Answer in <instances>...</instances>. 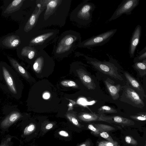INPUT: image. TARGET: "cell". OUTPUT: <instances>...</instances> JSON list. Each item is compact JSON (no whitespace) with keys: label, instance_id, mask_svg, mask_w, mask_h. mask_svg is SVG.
Here are the masks:
<instances>
[{"label":"cell","instance_id":"obj_1","mask_svg":"<svg viewBox=\"0 0 146 146\" xmlns=\"http://www.w3.org/2000/svg\"><path fill=\"white\" fill-rule=\"evenodd\" d=\"M88 63L92 67L101 72L117 80H123L121 76L118 73V68L114 63L115 60L113 59L109 61H101L95 58L86 56Z\"/></svg>","mask_w":146,"mask_h":146},{"label":"cell","instance_id":"obj_2","mask_svg":"<svg viewBox=\"0 0 146 146\" xmlns=\"http://www.w3.org/2000/svg\"><path fill=\"white\" fill-rule=\"evenodd\" d=\"M117 31V29H113L93 36L80 43V47L90 48L98 46H101L108 42Z\"/></svg>","mask_w":146,"mask_h":146},{"label":"cell","instance_id":"obj_3","mask_svg":"<svg viewBox=\"0 0 146 146\" xmlns=\"http://www.w3.org/2000/svg\"><path fill=\"white\" fill-rule=\"evenodd\" d=\"M88 1H85L80 5L77 13V17L80 23L85 25L91 22L92 13L96 7L94 4L88 2Z\"/></svg>","mask_w":146,"mask_h":146},{"label":"cell","instance_id":"obj_4","mask_svg":"<svg viewBox=\"0 0 146 146\" xmlns=\"http://www.w3.org/2000/svg\"><path fill=\"white\" fill-rule=\"evenodd\" d=\"M123 90L121 98L123 101L132 106L141 108L145 106V104L139 94L128 85L123 87Z\"/></svg>","mask_w":146,"mask_h":146},{"label":"cell","instance_id":"obj_5","mask_svg":"<svg viewBox=\"0 0 146 146\" xmlns=\"http://www.w3.org/2000/svg\"><path fill=\"white\" fill-rule=\"evenodd\" d=\"M139 0H123L108 21L115 20L123 14L131 15L133 10L139 4Z\"/></svg>","mask_w":146,"mask_h":146},{"label":"cell","instance_id":"obj_6","mask_svg":"<svg viewBox=\"0 0 146 146\" xmlns=\"http://www.w3.org/2000/svg\"><path fill=\"white\" fill-rule=\"evenodd\" d=\"M141 33V27L138 25L135 27L131 38L129 48V54L131 58H133L136 48L139 42Z\"/></svg>","mask_w":146,"mask_h":146},{"label":"cell","instance_id":"obj_7","mask_svg":"<svg viewBox=\"0 0 146 146\" xmlns=\"http://www.w3.org/2000/svg\"><path fill=\"white\" fill-rule=\"evenodd\" d=\"M124 74L127 81V84L134 90L142 99L146 97L144 89L136 80L127 72Z\"/></svg>","mask_w":146,"mask_h":146},{"label":"cell","instance_id":"obj_8","mask_svg":"<svg viewBox=\"0 0 146 146\" xmlns=\"http://www.w3.org/2000/svg\"><path fill=\"white\" fill-rule=\"evenodd\" d=\"M106 86L112 98L116 100L119 98V92L122 88L119 84L115 85L114 81L108 78L104 81Z\"/></svg>","mask_w":146,"mask_h":146},{"label":"cell","instance_id":"obj_9","mask_svg":"<svg viewBox=\"0 0 146 146\" xmlns=\"http://www.w3.org/2000/svg\"><path fill=\"white\" fill-rule=\"evenodd\" d=\"M79 76L84 85L89 89L94 90L96 85L90 75L83 70H80L78 72Z\"/></svg>","mask_w":146,"mask_h":146},{"label":"cell","instance_id":"obj_10","mask_svg":"<svg viewBox=\"0 0 146 146\" xmlns=\"http://www.w3.org/2000/svg\"><path fill=\"white\" fill-rule=\"evenodd\" d=\"M81 120L86 122L97 121H106L105 115L102 114H97L94 113H84L79 116Z\"/></svg>","mask_w":146,"mask_h":146},{"label":"cell","instance_id":"obj_11","mask_svg":"<svg viewBox=\"0 0 146 146\" xmlns=\"http://www.w3.org/2000/svg\"><path fill=\"white\" fill-rule=\"evenodd\" d=\"M3 45L9 48H14L18 46L21 43L19 36L12 35L6 37L3 41Z\"/></svg>","mask_w":146,"mask_h":146},{"label":"cell","instance_id":"obj_12","mask_svg":"<svg viewBox=\"0 0 146 146\" xmlns=\"http://www.w3.org/2000/svg\"><path fill=\"white\" fill-rule=\"evenodd\" d=\"M108 122H113L124 125H129L134 124V122L130 119L119 116H106Z\"/></svg>","mask_w":146,"mask_h":146},{"label":"cell","instance_id":"obj_13","mask_svg":"<svg viewBox=\"0 0 146 146\" xmlns=\"http://www.w3.org/2000/svg\"><path fill=\"white\" fill-rule=\"evenodd\" d=\"M2 68L4 78L9 90L13 93L16 94L17 90L11 76L5 67L3 66Z\"/></svg>","mask_w":146,"mask_h":146},{"label":"cell","instance_id":"obj_14","mask_svg":"<svg viewBox=\"0 0 146 146\" xmlns=\"http://www.w3.org/2000/svg\"><path fill=\"white\" fill-rule=\"evenodd\" d=\"M24 0H14L11 3L4 11V13L10 14L17 11L22 6Z\"/></svg>","mask_w":146,"mask_h":146},{"label":"cell","instance_id":"obj_15","mask_svg":"<svg viewBox=\"0 0 146 146\" xmlns=\"http://www.w3.org/2000/svg\"><path fill=\"white\" fill-rule=\"evenodd\" d=\"M132 66L139 76L143 77L146 74V59L142 61L134 63Z\"/></svg>","mask_w":146,"mask_h":146},{"label":"cell","instance_id":"obj_16","mask_svg":"<svg viewBox=\"0 0 146 146\" xmlns=\"http://www.w3.org/2000/svg\"><path fill=\"white\" fill-rule=\"evenodd\" d=\"M21 116V114L19 112H13L3 121L2 124L4 126L11 124L19 119Z\"/></svg>","mask_w":146,"mask_h":146},{"label":"cell","instance_id":"obj_17","mask_svg":"<svg viewBox=\"0 0 146 146\" xmlns=\"http://www.w3.org/2000/svg\"><path fill=\"white\" fill-rule=\"evenodd\" d=\"M7 58L12 65L18 72L26 78H29L25 70L15 60L9 57L8 56Z\"/></svg>","mask_w":146,"mask_h":146},{"label":"cell","instance_id":"obj_18","mask_svg":"<svg viewBox=\"0 0 146 146\" xmlns=\"http://www.w3.org/2000/svg\"><path fill=\"white\" fill-rule=\"evenodd\" d=\"M53 32H50L39 35L32 39L30 42V43L33 44H36L42 43L45 41L47 39L52 36Z\"/></svg>","mask_w":146,"mask_h":146},{"label":"cell","instance_id":"obj_19","mask_svg":"<svg viewBox=\"0 0 146 146\" xmlns=\"http://www.w3.org/2000/svg\"><path fill=\"white\" fill-rule=\"evenodd\" d=\"M21 54L23 56H27L29 59H31L35 56V52L32 48L25 46L22 49Z\"/></svg>","mask_w":146,"mask_h":146},{"label":"cell","instance_id":"obj_20","mask_svg":"<svg viewBox=\"0 0 146 146\" xmlns=\"http://www.w3.org/2000/svg\"><path fill=\"white\" fill-rule=\"evenodd\" d=\"M37 15L36 13L32 15L24 27L25 31L28 32L33 28L35 23Z\"/></svg>","mask_w":146,"mask_h":146},{"label":"cell","instance_id":"obj_21","mask_svg":"<svg viewBox=\"0 0 146 146\" xmlns=\"http://www.w3.org/2000/svg\"><path fill=\"white\" fill-rule=\"evenodd\" d=\"M93 125L97 128L100 132L103 131L108 132L114 129L113 127L101 123H94Z\"/></svg>","mask_w":146,"mask_h":146},{"label":"cell","instance_id":"obj_22","mask_svg":"<svg viewBox=\"0 0 146 146\" xmlns=\"http://www.w3.org/2000/svg\"><path fill=\"white\" fill-rule=\"evenodd\" d=\"M117 112V110L116 109L108 106H102L98 110V112L100 114L105 113H115Z\"/></svg>","mask_w":146,"mask_h":146},{"label":"cell","instance_id":"obj_23","mask_svg":"<svg viewBox=\"0 0 146 146\" xmlns=\"http://www.w3.org/2000/svg\"><path fill=\"white\" fill-rule=\"evenodd\" d=\"M138 54V56L134 58L133 61L134 63L141 62L146 59V46L139 52Z\"/></svg>","mask_w":146,"mask_h":146},{"label":"cell","instance_id":"obj_24","mask_svg":"<svg viewBox=\"0 0 146 146\" xmlns=\"http://www.w3.org/2000/svg\"><path fill=\"white\" fill-rule=\"evenodd\" d=\"M130 117L132 119L137 121H144L146 119L145 112L139 113L136 115H131Z\"/></svg>","mask_w":146,"mask_h":146},{"label":"cell","instance_id":"obj_25","mask_svg":"<svg viewBox=\"0 0 146 146\" xmlns=\"http://www.w3.org/2000/svg\"><path fill=\"white\" fill-rule=\"evenodd\" d=\"M74 41V37L72 36H68L65 39H64L62 41L63 44L65 46H70L73 43Z\"/></svg>","mask_w":146,"mask_h":146},{"label":"cell","instance_id":"obj_26","mask_svg":"<svg viewBox=\"0 0 146 146\" xmlns=\"http://www.w3.org/2000/svg\"><path fill=\"white\" fill-rule=\"evenodd\" d=\"M88 128L90 130L92 133L94 135L98 136L100 135V133L98 129L94 125L90 124L88 125Z\"/></svg>","mask_w":146,"mask_h":146},{"label":"cell","instance_id":"obj_27","mask_svg":"<svg viewBox=\"0 0 146 146\" xmlns=\"http://www.w3.org/2000/svg\"><path fill=\"white\" fill-rule=\"evenodd\" d=\"M35 129V125L33 124H30L25 129L24 131V134L25 135L29 134L33 131Z\"/></svg>","mask_w":146,"mask_h":146},{"label":"cell","instance_id":"obj_28","mask_svg":"<svg viewBox=\"0 0 146 146\" xmlns=\"http://www.w3.org/2000/svg\"><path fill=\"white\" fill-rule=\"evenodd\" d=\"M125 140L127 143L134 145H136L137 144V141L130 136H126L125 137Z\"/></svg>","mask_w":146,"mask_h":146},{"label":"cell","instance_id":"obj_29","mask_svg":"<svg viewBox=\"0 0 146 146\" xmlns=\"http://www.w3.org/2000/svg\"><path fill=\"white\" fill-rule=\"evenodd\" d=\"M61 84L63 86L68 87H76L77 85L74 82L72 81L65 80L62 81Z\"/></svg>","mask_w":146,"mask_h":146},{"label":"cell","instance_id":"obj_30","mask_svg":"<svg viewBox=\"0 0 146 146\" xmlns=\"http://www.w3.org/2000/svg\"><path fill=\"white\" fill-rule=\"evenodd\" d=\"M100 135L101 137L107 139L108 141L115 143L112 138L107 132L104 131L101 132L100 134Z\"/></svg>","mask_w":146,"mask_h":146},{"label":"cell","instance_id":"obj_31","mask_svg":"<svg viewBox=\"0 0 146 146\" xmlns=\"http://www.w3.org/2000/svg\"><path fill=\"white\" fill-rule=\"evenodd\" d=\"M115 144L108 141H102L98 143V146H115Z\"/></svg>","mask_w":146,"mask_h":146},{"label":"cell","instance_id":"obj_32","mask_svg":"<svg viewBox=\"0 0 146 146\" xmlns=\"http://www.w3.org/2000/svg\"><path fill=\"white\" fill-rule=\"evenodd\" d=\"M67 117L74 125L78 126H80V124L76 117L70 115H68Z\"/></svg>","mask_w":146,"mask_h":146},{"label":"cell","instance_id":"obj_33","mask_svg":"<svg viewBox=\"0 0 146 146\" xmlns=\"http://www.w3.org/2000/svg\"><path fill=\"white\" fill-rule=\"evenodd\" d=\"M59 134L63 137H68L69 136V134L66 131H64L61 130L58 132Z\"/></svg>","mask_w":146,"mask_h":146},{"label":"cell","instance_id":"obj_34","mask_svg":"<svg viewBox=\"0 0 146 146\" xmlns=\"http://www.w3.org/2000/svg\"><path fill=\"white\" fill-rule=\"evenodd\" d=\"M91 144L89 140H87L80 144L79 146H90Z\"/></svg>","mask_w":146,"mask_h":146},{"label":"cell","instance_id":"obj_35","mask_svg":"<svg viewBox=\"0 0 146 146\" xmlns=\"http://www.w3.org/2000/svg\"><path fill=\"white\" fill-rule=\"evenodd\" d=\"M50 97V94L48 92L44 93L43 95V98L44 99H48Z\"/></svg>","mask_w":146,"mask_h":146},{"label":"cell","instance_id":"obj_36","mask_svg":"<svg viewBox=\"0 0 146 146\" xmlns=\"http://www.w3.org/2000/svg\"><path fill=\"white\" fill-rule=\"evenodd\" d=\"M53 125L52 123H49L46 126L45 128L47 129H49L52 128Z\"/></svg>","mask_w":146,"mask_h":146},{"label":"cell","instance_id":"obj_37","mask_svg":"<svg viewBox=\"0 0 146 146\" xmlns=\"http://www.w3.org/2000/svg\"><path fill=\"white\" fill-rule=\"evenodd\" d=\"M8 143V141H5L4 143L1 144L0 146H9L8 145H7V144Z\"/></svg>","mask_w":146,"mask_h":146}]
</instances>
